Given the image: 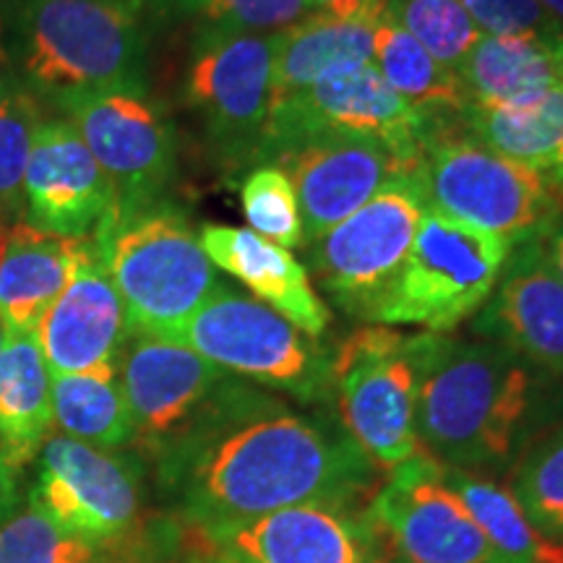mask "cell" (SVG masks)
I'll list each match as a JSON object with an SVG mask.
<instances>
[{
  "instance_id": "6da1fadb",
  "label": "cell",
  "mask_w": 563,
  "mask_h": 563,
  "mask_svg": "<svg viewBox=\"0 0 563 563\" xmlns=\"http://www.w3.org/2000/svg\"><path fill=\"white\" fill-rule=\"evenodd\" d=\"M159 454L207 538L292 506L352 504L378 475L342 426L295 412L238 376Z\"/></svg>"
},
{
  "instance_id": "7a4b0ae2",
  "label": "cell",
  "mask_w": 563,
  "mask_h": 563,
  "mask_svg": "<svg viewBox=\"0 0 563 563\" xmlns=\"http://www.w3.org/2000/svg\"><path fill=\"white\" fill-rule=\"evenodd\" d=\"M548 373L498 342L422 332L415 428L443 467L501 475L543 431Z\"/></svg>"
},
{
  "instance_id": "3957f363",
  "label": "cell",
  "mask_w": 563,
  "mask_h": 563,
  "mask_svg": "<svg viewBox=\"0 0 563 563\" xmlns=\"http://www.w3.org/2000/svg\"><path fill=\"white\" fill-rule=\"evenodd\" d=\"M150 21L141 0H26L0 16V60L53 110L146 87Z\"/></svg>"
},
{
  "instance_id": "277c9868",
  "label": "cell",
  "mask_w": 563,
  "mask_h": 563,
  "mask_svg": "<svg viewBox=\"0 0 563 563\" xmlns=\"http://www.w3.org/2000/svg\"><path fill=\"white\" fill-rule=\"evenodd\" d=\"M131 332L178 340L180 329L222 287L199 232L170 201L112 209L91 235Z\"/></svg>"
},
{
  "instance_id": "5b68a950",
  "label": "cell",
  "mask_w": 563,
  "mask_h": 563,
  "mask_svg": "<svg viewBox=\"0 0 563 563\" xmlns=\"http://www.w3.org/2000/svg\"><path fill=\"white\" fill-rule=\"evenodd\" d=\"M415 180L426 209L509 249L543 241L563 217V196L543 173L504 157L464 129L462 118L428 129Z\"/></svg>"
},
{
  "instance_id": "8992f818",
  "label": "cell",
  "mask_w": 563,
  "mask_h": 563,
  "mask_svg": "<svg viewBox=\"0 0 563 563\" xmlns=\"http://www.w3.org/2000/svg\"><path fill=\"white\" fill-rule=\"evenodd\" d=\"M178 342L230 376L306 405H321L334 394L332 352L262 300L224 285L180 329Z\"/></svg>"
},
{
  "instance_id": "52a82bcc",
  "label": "cell",
  "mask_w": 563,
  "mask_h": 563,
  "mask_svg": "<svg viewBox=\"0 0 563 563\" xmlns=\"http://www.w3.org/2000/svg\"><path fill=\"white\" fill-rule=\"evenodd\" d=\"M277 34L194 32L183 70V108L224 173L253 170L272 104Z\"/></svg>"
},
{
  "instance_id": "ba28073f",
  "label": "cell",
  "mask_w": 563,
  "mask_h": 563,
  "mask_svg": "<svg viewBox=\"0 0 563 563\" xmlns=\"http://www.w3.org/2000/svg\"><path fill=\"white\" fill-rule=\"evenodd\" d=\"M509 253L488 232L426 209L402 272L371 323L452 332L490 298Z\"/></svg>"
},
{
  "instance_id": "9c48e42d",
  "label": "cell",
  "mask_w": 563,
  "mask_h": 563,
  "mask_svg": "<svg viewBox=\"0 0 563 563\" xmlns=\"http://www.w3.org/2000/svg\"><path fill=\"white\" fill-rule=\"evenodd\" d=\"M418 347L420 334L365 323L344 336L332 355L342 428L386 473L422 452L415 428Z\"/></svg>"
},
{
  "instance_id": "30bf717a",
  "label": "cell",
  "mask_w": 563,
  "mask_h": 563,
  "mask_svg": "<svg viewBox=\"0 0 563 563\" xmlns=\"http://www.w3.org/2000/svg\"><path fill=\"white\" fill-rule=\"evenodd\" d=\"M426 214L418 180L391 183L321 238L306 243L308 277L352 319L371 323L412 249Z\"/></svg>"
},
{
  "instance_id": "8fae6325",
  "label": "cell",
  "mask_w": 563,
  "mask_h": 563,
  "mask_svg": "<svg viewBox=\"0 0 563 563\" xmlns=\"http://www.w3.org/2000/svg\"><path fill=\"white\" fill-rule=\"evenodd\" d=\"M115 188L118 209L165 201L178 173L175 125L146 87H115L60 104Z\"/></svg>"
},
{
  "instance_id": "7c38bea8",
  "label": "cell",
  "mask_w": 563,
  "mask_h": 563,
  "mask_svg": "<svg viewBox=\"0 0 563 563\" xmlns=\"http://www.w3.org/2000/svg\"><path fill=\"white\" fill-rule=\"evenodd\" d=\"M316 133L378 141L418 167L428 121L384 81L376 63L368 60L336 68L295 100L272 108L258 165H269L287 144Z\"/></svg>"
},
{
  "instance_id": "4fadbf2b",
  "label": "cell",
  "mask_w": 563,
  "mask_h": 563,
  "mask_svg": "<svg viewBox=\"0 0 563 563\" xmlns=\"http://www.w3.org/2000/svg\"><path fill=\"white\" fill-rule=\"evenodd\" d=\"M365 514L407 563H498L446 467L426 452L389 470Z\"/></svg>"
},
{
  "instance_id": "5bb4252c",
  "label": "cell",
  "mask_w": 563,
  "mask_h": 563,
  "mask_svg": "<svg viewBox=\"0 0 563 563\" xmlns=\"http://www.w3.org/2000/svg\"><path fill=\"white\" fill-rule=\"evenodd\" d=\"M30 506L89 543L125 532L139 511L136 460L89 446L63 433L42 443Z\"/></svg>"
},
{
  "instance_id": "9a60e30c",
  "label": "cell",
  "mask_w": 563,
  "mask_h": 563,
  "mask_svg": "<svg viewBox=\"0 0 563 563\" xmlns=\"http://www.w3.org/2000/svg\"><path fill=\"white\" fill-rule=\"evenodd\" d=\"M269 165L279 167L298 194L306 243L347 220L391 183L418 173L378 141L340 133L292 141L274 154Z\"/></svg>"
},
{
  "instance_id": "2e32d148",
  "label": "cell",
  "mask_w": 563,
  "mask_h": 563,
  "mask_svg": "<svg viewBox=\"0 0 563 563\" xmlns=\"http://www.w3.org/2000/svg\"><path fill=\"white\" fill-rule=\"evenodd\" d=\"M133 441L162 452L207 410L230 373L178 340L131 332L118 365Z\"/></svg>"
},
{
  "instance_id": "e0dca14e",
  "label": "cell",
  "mask_w": 563,
  "mask_h": 563,
  "mask_svg": "<svg viewBox=\"0 0 563 563\" xmlns=\"http://www.w3.org/2000/svg\"><path fill=\"white\" fill-rule=\"evenodd\" d=\"M473 332L563 382V277L545 241L514 245Z\"/></svg>"
},
{
  "instance_id": "ac0fdd59",
  "label": "cell",
  "mask_w": 563,
  "mask_h": 563,
  "mask_svg": "<svg viewBox=\"0 0 563 563\" xmlns=\"http://www.w3.org/2000/svg\"><path fill=\"white\" fill-rule=\"evenodd\" d=\"M115 188L66 118H45L24 175L21 220L63 238H91L115 209Z\"/></svg>"
},
{
  "instance_id": "d6986e66",
  "label": "cell",
  "mask_w": 563,
  "mask_h": 563,
  "mask_svg": "<svg viewBox=\"0 0 563 563\" xmlns=\"http://www.w3.org/2000/svg\"><path fill=\"white\" fill-rule=\"evenodd\" d=\"M378 532L352 504H306L209 534L232 563H373Z\"/></svg>"
},
{
  "instance_id": "ffe728a7",
  "label": "cell",
  "mask_w": 563,
  "mask_h": 563,
  "mask_svg": "<svg viewBox=\"0 0 563 563\" xmlns=\"http://www.w3.org/2000/svg\"><path fill=\"white\" fill-rule=\"evenodd\" d=\"M34 334L53 376L110 371L121 365L131 321L121 295L97 258L95 245H89L79 269Z\"/></svg>"
},
{
  "instance_id": "44dd1931",
  "label": "cell",
  "mask_w": 563,
  "mask_h": 563,
  "mask_svg": "<svg viewBox=\"0 0 563 563\" xmlns=\"http://www.w3.org/2000/svg\"><path fill=\"white\" fill-rule=\"evenodd\" d=\"M199 241L217 269L243 282L253 298L285 316L302 334L321 340L329 332L332 313L316 292L306 266L290 251L251 228L230 224H203Z\"/></svg>"
},
{
  "instance_id": "7402d4cb",
  "label": "cell",
  "mask_w": 563,
  "mask_h": 563,
  "mask_svg": "<svg viewBox=\"0 0 563 563\" xmlns=\"http://www.w3.org/2000/svg\"><path fill=\"white\" fill-rule=\"evenodd\" d=\"M89 238H63L19 220L0 241V323L34 334L89 253Z\"/></svg>"
},
{
  "instance_id": "603a6c76",
  "label": "cell",
  "mask_w": 563,
  "mask_h": 563,
  "mask_svg": "<svg viewBox=\"0 0 563 563\" xmlns=\"http://www.w3.org/2000/svg\"><path fill=\"white\" fill-rule=\"evenodd\" d=\"M53 373L37 334H5L0 347V454L21 467L53 435Z\"/></svg>"
},
{
  "instance_id": "cb8c5ba5",
  "label": "cell",
  "mask_w": 563,
  "mask_h": 563,
  "mask_svg": "<svg viewBox=\"0 0 563 563\" xmlns=\"http://www.w3.org/2000/svg\"><path fill=\"white\" fill-rule=\"evenodd\" d=\"M561 42L483 34L456 70L470 104L519 108L559 87Z\"/></svg>"
},
{
  "instance_id": "d4e9b609",
  "label": "cell",
  "mask_w": 563,
  "mask_h": 563,
  "mask_svg": "<svg viewBox=\"0 0 563 563\" xmlns=\"http://www.w3.org/2000/svg\"><path fill=\"white\" fill-rule=\"evenodd\" d=\"M376 24L306 16L277 34L272 70V108L295 100L336 68L373 60Z\"/></svg>"
},
{
  "instance_id": "484cf974",
  "label": "cell",
  "mask_w": 563,
  "mask_h": 563,
  "mask_svg": "<svg viewBox=\"0 0 563 563\" xmlns=\"http://www.w3.org/2000/svg\"><path fill=\"white\" fill-rule=\"evenodd\" d=\"M462 125L504 157L543 173L563 196V89L519 108H481L470 104Z\"/></svg>"
},
{
  "instance_id": "4316f807",
  "label": "cell",
  "mask_w": 563,
  "mask_h": 563,
  "mask_svg": "<svg viewBox=\"0 0 563 563\" xmlns=\"http://www.w3.org/2000/svg\"><path fill=\"white\" fill-rule=\"evenodd\" d=\"M373 63L382 70L384 81L426 118L428 129L435 123L460 121L470 108L460 76L441 66L389 16H384L373 30Z\"/></svg>"
},
{
  "instance_id": "83f0119b",
  "label": "cell",
  "mask_w": 563,
  "mask_h": 563,
  "mask_svg": "<svg viewBox=\"0 0 563 563\" xmlns=\"http://www.w3.org/2000/svg\"><path fill=\"white\" fill-rule=\"evenodd\" d=\"M53 420L58 433L104 452L136 435L118 368L53 376Z\"/></svg>"
},
{
  "instance_id": "f1b7e54d",
  "label": "cell",
  "mask_w": 563,
  "mask_h": 563,
  "mask_svg": "<svg viewBox=\"0 0 563 563\" xmlns=\"http://www.w3.org/2000/svg\"><path fill=\"white\" fill-rule=\"evenodd\" d=\"M446 481L475 517L498 563H563V545L527 519L506 485L452 467H446Z\"/></svg>"
},
{
  "instance_id": "f546056e",
  "label": "cell",
  "mask_w": 563,
  "mask_h": 563,
  "mask_svg": "<svg viewBox=\"0 0 563 563\" xmlns=\"http://www.w3.org/2000/svg\"><path fill=\"white\" fill-rule=\"evenodd\" d=\"M42 121V102L0 60V220L5 228L21 220L24 175Z\"/></svg>"
},
{
  "instance_id": "4dcf8cb0",
  "label": "cell",
  "mask_w": 563,
  "mask_h": 563,
  "mask_svg": "<svg viewBox=\"0 0 563 563\" xmlns=\"http://www.w3.org/2000/svg\"><path fill=\"white\" fill-rule=\"evenodd\" d=\"M527 519L563 545V426L540 433L511 470V488Z\"/></svg>"
},
{
  "instance_id": "1f68e13d",
  "label": "cell",
  "mask_w": 563,
  "mask_h": 563,
  "mask_svg": "<svg viewBox=\"0 0 563 563\" xmlns=\"http://www.w3.org/2000/svg\"><path fill=\"white\" fill-rule=\"evenodd\" d=\"M386 16L454 74L483 37L462 0H389Z\"/></svg>"
},
{
  "instance_id": "d6a6232c",
  "label": "cell",
  "mask_w": 563,
  "mask_h": 563,
  "mask_svg": "<svg viewBox=\"0 0 563 563\" xmlns=\"http://www.w3.org/2000/svg\"><path fill=\"white\" fill-rule=\"evenodd\" d=\"M243 214L251 230L282 249H300L306 243L298 194L290 178L274 165H258L241 183Z\"/></svg>"
},
{
  "instance_id": "836d02e7",
  "label": "cell",
  "mask_w": 563,
  "mask_h": 563,
  "mask_svg": "<svg viewBox=\"0 0 563 563\" xmlns=\"http://www.w3.org/2000/svg\"><path fill=\"white\" fill-rule=\"evenodd\" d=\"M95 548L34 506L16 509L0 522V563H91Z\"/></svg>"
},
{
  "instance_id": "e575fe53",
  "label": "cell",
  "mask_w": 563,
  "mask_h": 563,
  "mask_svg": "<svg viewBox=\"0 0 563 563\" xmlns=\"http://www.w3.org/2000/svg\"><path fill=\"white\" fill-rule=\"evenodd\" d=\"M308 16V0H209L194 32L279 34Z\"/></svg>"
},
{
  "instance_id": "d590c367",
  "label": "cell",
  "mask_w": 563,
  "mask_h": 563,
  "mask_svg": "<svg viewBox=\"0 0 563 563\" xmlns=\"http://www.w3.org/2000/svg\"><path fill=\"white\" fill-rule=\"evenodd\" d=\"M464 11L481 34L493 37H538L563 40V30L543 11L538 0H462Z\"/></svg>"
},
{
  "instance_id": "8d00e7d4",
  "label": "cell",
  "mask_w": 563,
  "mask_h": 563,
  "mask_svg": "<svg viewBox=\"0 0 563 563\" xmlns=\"http://www.w3.org/2000/svg\"><path fill=\"white\" fill-rule=\"evenodd\" d=\"M389 0H308V16H327L357 24H378L386 16Z\"/></svg>"
},
{
  "instance_id": "74e56055",
  "label": "cell",
  "mask_w": 563,
  "mask_h": 563,
  "mask_svg": "<svg viewBox=\"0 0 563 563\" xmlns=\"http://www.w3.org/2000/svg\"><path fill=\"white\" fill-rule=\"evenodd\" d=\"M209 0H141L150 19L162 21V24H178L199 16V11Z\"/></svg>"
},
{
  "instance_id": "f35d334b",
  "label": "cell",
  "mask_w": 563,
  "mask_h": 563,
  "mask_svg": "<svg viewBox=\"0 0 563 563\" xmlns=\"http://www.w3.org/2000/svg\"><path fill=\"white\" fill-rule=\"evenodd\" d=\"M16 473L19 470L0 454V522H5V519L19 509Z\"/></svg>"
},
{
  "instance_id": "ab89813d",
  "label": "cell",
  "mask_w": 563,
  "mask_h": 563,
  "mask_svg": "<svg viewBox=\"0 0 563 563\" xmlns=\"http://www.w3.org/2000/svg\"><path fill=\"white\" fill-rule=\"evenodd\" d=\"M543 241H545L548 253H551V262L555 264V269H559V274L563 277V217L555 222V228L548 232Z\"/></svg>"
},
{
  "instance_id": "60d3db41",
  "label": "cell",
  "mask_w": 563,
  "mask_h": 563,
  "mask_svg": "<svg viewBox=\"0 0 563 563\" xmlns=\"http://www.w3.org/2000/svg\"><path fill=\"white\" fill-rule=\"evenodd\" d=\"M543 11L563 30V0H538Z\"/></svg>"
},
{
  "instance_id": "b9f144b4",
  "label": "cell",
  "mask_w": 563,
  "mask_h": 563,
  "mask_svg": "<svg viewBox=\"0 0 563 563\" xmlns=\"http://www.w3.org/2000/svg\"><path fill=\"white\" fill-rule=\"evenodd\" d=\"M21 3H26V0H0V16H3V13H9L11 9H16V5H21Z\"/></svg>"
},
{
  "instance_id": "7bdbcfd3",
  "label": "cell",
  "mask_w": 563,
  "mask_h": 563,
  "mask_svg": "<svg viewBox=\"0 0 563 563\" xmlns=\"http://www.w3.org/2000/svg\"><path fill=\"white\" fill-rule=\"evenodd\" d=\"M559 87L563 89V42L559 45Z\"/></svg>"
},
{
  "instance_id": "ee69618b",
  "label": "cell",
  "mask_w": 563,
  "mask_h": 563,
  "mask_svg": "<svg viewBox=\"0 0 563 563\" xmlns=\"http://www.w3.org/2000/svg\"><path fill=\"white\" fill-rule=\"evenodd\" d=\"M5 334H9V332H5V327H3V323H0V347H3V342H5Z\"/></svg>"
},
{
  "instance_id": "f6af8a7d",
  "label": "cell",
  "mask_w": 563,
  "mask_h": 563,
  "mask_svg": "<svg viewBox=\"0 0 563 563\" xmlns=\"http://www.w3.org/2000/svg\"><path fill=\"white\" fill-rule=\"evenodd\" d=\"M211 563H232V561H228V559H220V555H217V559L211 561Z\"/></svg>"
},
{
  "instance_id": "bcb514c9",
  "label": "cell",
  "mask_w": 563,
  "mask_h": 563,
  "mask_svg": "<svg viewBox=\"0 0 563 563\" xmlns=\"http://www.w3.org/2000/svg\"><path fill=\"white\" fill-rule=\"evenodd\" d=\"M3 232H5V222H0V241H3Z\"/></svg>"
},
{
  "instance_id": "7dc6e473",
  "label": "cell",
  "mask_w": 563,
  "mask_h": 563,
  "mask_svg": "<svg viewBox=\"0 0 563 563\" xmlns=\"http://www.w3.org/2000/svg\"><path fill=\"white\" fill-rule=\"evenodd\" d=\"M391 563H407V561H402V559H397V561H391Z\"/></svg>"
},
{
  "instance_id": "c3c4849f",
  "label": "cell",
  "mask_w": 563,
  "mask_h": 563,
  "mask_svg": "<svg viewBox=\"0 0 563 563\" xmlns=\"http://www.w3.org/2000/svg\"><path fill=\"white\" fill-rule=\"evenodd\" d=\"M0 222H3V220H0Z\"/></svg>"
}]
</instances>
